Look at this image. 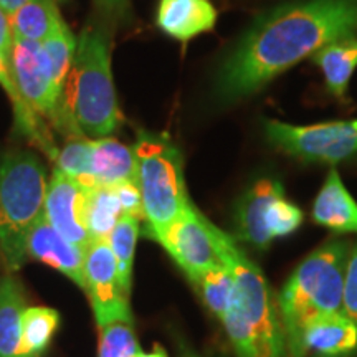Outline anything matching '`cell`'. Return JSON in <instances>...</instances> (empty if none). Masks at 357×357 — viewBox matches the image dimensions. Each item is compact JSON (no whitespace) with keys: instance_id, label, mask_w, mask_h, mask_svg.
Returning a JSON list of instances; mask_svg holds the SVG:
<instances>
[{"instance_id":"6da1fadb","label":"cell","mask_w":357,"mask_h":357,"mask_svg":"<svg viewBox=\"0 0 357 357\" xmlns=\"http://www.w3.org/2000/svg\"><path fill=\"white\" fill-rule=\"evenodd\" d=\"M357 0H296L263 13L222 61L215 95L231 102L312 56L324 45L354 37Z\"/></svg>"},{"instance_id":"7a4b0ae2","label":"cell","mask_w":357,"mask_h":357,"mask_svg":"<svg viewBox=\"0 0 357 357\" xmlns=\"http://www.w3.org/2000/svg\"><path fill=\"white\" fill-rule=\"evenodd\" d=\"M347 253V245L341 240L324 243L298 265L281 289L278 312L289 356L311 321L342 312Z\"/></svg>"},{"instance_id":"3957f363","label":"cell","mask_w":357,"mask_h":357,"mask_svg":"<svg viewBox=\"0 0 357 357\" xmlns=\"http://www.w3.org/2000/svg\"><path fill=\"white\" fill-rule=\"evenodd\" d=\"M71 91L66 108L88 139L109 137L123 123L111 73L109 42L105 32L86 29L77 42L71 63Z\"/></svg>"},{"instance_id":"277c9868","label":"cell","mask_w":357,"mask_h":357,"mask_svg":"<svg viewBox=\"0 0 357 357\" xmlns=\"http://www.w3.org/2000/svg\"><path fill=\"white\" fill-rule=\"evenodd\" d=\"M47 172L30 151L12 149L0 160V255L10 271L26 258V236L43 217Z\"/></svg>"},{"instance_id":"5b68a950","label":"cell","mask_w":357,"mask_h":357,"mask_svg":"<svg viewBox=\"0 0 357 357\" xmlns=\"http://www.w3.org/2000/svg\"><path fill=\"white\" fill-rule=\"evenodd\" d=\"M134 147L147 231L158 240L190 204L184 178V158L167 134L139 131Z\"/></svg>"},{"instance_id":"8992f818","label":"cell","mask_w":357,"mask_h":357,"mask_svg":"<svg viewBox=\"0 0 357 357\" xmlns=\"http://www.w3.org/2000/svg\"><path fill=\"white\" fill-rule=\"evenodd\" d=\"M212 236L223 265L230 270L235 281L231 303L242 312L255 334L258 356L283 357L284 336L276 314L273 300L265 276L248 257L236 247L235 238L212 223Z\"/></svg>"},{"instance_id":"52a82bcc","label":"cell","mask_w":357,"mask_h":357,"mask_svg":"<svg viewBox=\"0 0 357 357\" xmlns=\"http://www.w3.org/2000/svg\"><path fill=\"white\" fill-rule=\"evenodd\" d=\"M265 134L276 149L305 162L336 164L357 155V119L310 126L268 119Z\"/></svg>"},{"instance_id":"ba28073f","label":"cell","mask_w":357,"mask_h":357,"mask_svg":"<svg viewBox=\"0 0 357 357\" xmlns=\"http://www.w3.org/2000/svg\"><path fill=\"white\" fill-rule=\"evenodd\" d=\"M158 242L194 283L207 271L223 265L213 242L212 222L192 202Z\"/></svg>"},{"instance_id":"9c48e42d","label":"cell","mask_w":357,"mask_h":357,"mask_svg":"<svg viewBox=\"0 0 357 357\" xmlns=\"http://www.w3.org/2000/svg\"><path fill=\"white\" fill-rule=\"evenodd\" d=\"M84 278L100 328L118 319H132L129 291L124 289L119 280L118 263L108 240L91 242L84 250Z\"/></svg>"},{"instance_id":"30bf717a","label":"cell","mask_w":357,"mask_h":357,"mask_svg":"<svg viewBox=\"0 0 357 357\" xmlns=\"http://www.w3.org/2000/svg\"><path fill=\"white\" fill-rule=\"evenodd\" d=\"M84 189L75 178L55 169L45 195L43 217L70 243L86 250L91 243L84 225Z\"/></svg>"},{"instance_id":"8fae6325","label":"cell","mask_w":357,"mask_h":357,"mask_svg":"<svg viewBox=\"0 0 357 357\" xmlns=\"http://www.w3.org/2000/svg\"><path fill=\"white\" fill-rule=\"evenodd\" d=\"M283 195V185L275 178H261L250 187L236 205L235 225L238 238L260 250L270 247L275 240L270 230L271 208Z\"/></svg>"},{"instance_id":"7c38bea8","label":"cell","mask_w":357,"mask_h":357,"mask_svg":"<svg viewBox=\"0 0 357 357\" xmlns=\"http://www.w3.org/2000/svg\"><path fill=\"white\" fill-rule=\"evenodd\" d=\"M26 257L47 263L77 283L86 291L84 278V250L70 243L53 227L45 220V217L35 223L26 236Z\"/></svg>"},{"instance_id":"4fadbf2b","label":"cell","mask_w":357,"mask_h":357,"mask_svg":"<svg viewBox=\"0 0 357 357\" xmlns=\"http://www.w3.org/2000/svg\"><path fill=\"white\" fill-rule=\"evenodd\" d=\"M356 347L357 326L344 312H334L316 318L306 326L291 357H306L307 354L336 357L347 354Z\"/></svg>"},{"instance_id":"5bb4252c","label":"cell","mask_w":357,"mask_h":357,"mask_svg":"<svg viewBox=\"0 0 357 357\" xmlns=\"http://www.w3.org/2000/svg\"><path fill=\"white\" fill-rule=\"evenodd\" d=\"M217 10L211 0H160L155 24L169 37L189 42L215 26Z\"/></svg>"},{"instance_id":"9a60e30c","label":"cell","mask_w":357,"mask_h":357,"mask_svg":"<svg viewBox=\"0 0 357 357\" xmlns=\"http://www.w3.org/2000/svg\"><path fill=\"white\" fill-rule=\"evenodd\" d=\"M312 220L339 234H357V202L342 184L336 169L326 177L312 204Z\"/></svg>"},{"instance_id":"2e32d148","label":"cell","mask_w":357,"mask_h":357,"mask_svg":"<svg viewBox=\"0 0 357 357\" xmlns=\"http://www.w3.org/2000/svg\"><path fill=\"white\" fill-rule=\"evenodd\" d=\"M137 160L134 147L113 137L93 139V176L98 185H118L136 181Z\"/></svg>"},{"instance_id":"e0dca14e","label":"cell","mask_w":357,"mask_h":357,"mask_svg":"<svg viewBox=\"0 0 357 357\" xmlns=\"http://www.w3.org/2000/svg\"><path fill=\"white\" fill-rule=\"evenodd\" d=\"M25 291L12 273L0 276V357H19Z\"/></svg>"},{"instance_id":"ac0fdd59","label":"cell","mask_w":357,"mask_h":357,"mask_svg":"<svg viewBox=\"0 0 357 357\" xmlns=\"http://www.w3.org/2000/svg\"><path fill=\"white\" fill-rule=\"evenodd\" d=\"M312 61L323 71L328 91L333 96L342 98L357 68V38L347 37L324 45L312 55Z\"/></svg>"},{"instance_id":"d6986e66","label":"cell","mask_w":357,"mask_h":357,"mask_svg":"<svg viewBox=\"0 0 357 357\" xmlns=\"http://www.w3.org/2000/svg\"><path fill=\"white\" fill-rule=\"evenodd\" d=\"M0 86L7 91L13 105V114H15V126L24 134L26 139H30L33 144H37L48 158L55 160L58 155V147L53 144L50 132L45 128L42 119L30 109L26 101L22 98L19 88H17L15 79L12 77L10 63L0 55Z\"/></svg>"},{"instance_id":"ffe728a7","label":"cell","mask_w":357,"mask_h":357,"mask_svg":"<svg viewBox=\"0 0 357 357\" xmlns=\"http://www.w3.org/2000/svg\"><path fill=\"white\" fill-rule=\"evenodd\" d=\"M63 22L55 0H26L8 15L12 37L43 42Z\"/></svg>"},{"instance_id":"44dd1931","label":"cell","mask_w":357,"mask_h":357,"mask_svg":"<svg viewBox=\"0 0 357 357\" xmlns=\"http://www.w3.org/2000/svg\"><path fill=\"white\" fill-rule=\"evenodd\" d=\"M84 225L91 242L108 240L114 225L123 217V208L113 187L96 185L84 190Z\"/></svg>"},{"instance_id":"7402d4cb","label":"cell","mask_w":357,"mask_h":357,"mask_svg":"<svg viewBox=\"0 0 357 357\" xmlns=\"http://www.w3.org/2000/svg\"><path fill=\"white\" fill-rule=\"evenodd\" d=\"M60 316L55 310L43 306L26 307L22 316L19 357H42L55 334Z\"/></svg>"},{"instance_id":"603a6c76","label":"cell","mask_w":357,"mask_h":357,"mask_svg":"<svg viewBox=\"0 0 357 357\" xmlns=\"http://www.w3.org/2000/svg\"><path fill=\"white\" fill-rule=\"evenodd\" d=\"M45 56H47L48 70H50L52 82L56 91L63 95V84L68 78V73L73 63L75 52H77V38L65 22H61L53 32L42 42Z\"/></svg>"},{"instance_id":"cb8c5ba5","label":"cell","mask_w":357,"mask_h":357,"mask_svg":"<svg viewBox=\"0 0 357 357\" xmlns=\"http://www.w3.org/2000/svg\"><path fill=\"white\" fill-rule=\"evenodd\" d=\"M55 162V169L75 178L84 190L98 185L93 176V139L88 137L70 139L63 149L58 151Z\"/></svg>"},{"instance_id":"d4e9b609","label":"cell","mask_w":357,"mask_h":357,"mask_svg":"<svg viewBox=\"0 0 357 357\" xmlns=\"http://www.w3.org/2000/svg\"><path fill=\"white\" fill-rule=\"evenodd\" d=\"M139 218L132 215H123L114 225L108 236V243L118 263L119 280L126 291L131 293V276L134 263V250H136L137 235H139Z\"/></svg>"},{"instance_id":"484cf974","label":"cell","mask_w":357,"mask_h":357,"mask_svg":"<svg viewBox=\"0 0 357 357\" xmlns=\"http://www.w3.org/2000/svg\"><path fill=\"white\" fill-rule=\"evenodd\" d=\"M195 284H197L202 300L208 306V310L220 321L225 318L235 291V281L229 268L225 265L213 268V270L200 276Z\"/></svg>"},{"instance_id":"4316f807","label":"cell","mask_w":357,"mask_h":357,"mask_svg":"<svg viewBox=\"0 0 357 357\" xmlns=\"http://www.w3.org/2000/svg\"><path fill=\"white\" fill-rule=\"evenodd\" d=\"M100 357H139L141 347L132 329V319H118L101 326Z\"/></svg>"},{"instance_id":"83f0119b","label":"cell","mask_w":357,"mask_h":357,"mask_svg":"<svg viewBox=\"0 0 357 357\" xmlns=\"http://www.w3.org/2000/svg\"><path fill=\"white\" fill-rule=\"evenodd\" d=\"M303 222V212L298 205L284 197H280L273 204V208H271V217H270V230L273 238H278V236H287L293 234L298 227L301 225Z\"/></svg>"},{"instance_id":"f1b7e54d","label":"cell","mask_w":357,"mask_h":357,"mask_svg":"<svg viewBox=\"0 0 357 357\" xmlns=\"http://www.w3.org/2000/svg\"><path fill=\"white\" fill-rule=\"evenodd\" d=\"M342 312L357 326V247L347 253L344 268Z\"/></svg>"},{"instance_id":"f546056e","label":"cell","mask_w":357,"mask_h":357,"mask_svg":"<svg viewBox=\"0 0 357 357\" xmlns=\"http://www.w3.org/2000/svg\"><path fill=\"white\" fill-rule=\"evenodd\" d=\"M113 189L119 204H121L123 215H132L139 220H144V207H142L141 192L136 181L121 182V184L113 185Z\"/></svg>"},{"instance_id":"4dcf8cb0","label":"cell","mask_w":357,"mask_h":357,"mask_svg":"<svg viewBox=\"0 0 357 357\" xmlns=\"http://www.w3.org/2000/svg\"><path fill=\"white\" fill-rule=\"evenodd\" d=\"M12 32L8 25V15L0 7V55L10 61V50H12Z\"/></svg>"},{"instance_id":"1f68e13d","label":"cell","mask_w":357,"mask_h":357,"mask_svg":"<svg viewBox=\"0 0 357 357\" xmlns=\"http://www.w3.org/2000/svg\"><path fill=\"white\" fill-rule=\"evenodd\" d=\"M95 2L102 10H119L126 3V0H95Z\"/></svg>"},{"instance_id":"d6a6232c","label":"cell","mask_w":357,"mask_h":357,"mask_svg":"<svg viewBox=\"0 0 357 357\" xmlns=\"http://www.w3.org/2000/svg\"><path fill=\"white\" fill-rule=\"evenodd\" d=\"M26 0H0V7L3 8V12L7 13V15H10L17 10V8L24 6Z\"/></svg>"},{"instance_id":"836d02e7","label":"cell","mask_w":357,"mask_h":357,"mask_svg":"<svg viewBox=\"0 0 357 357\" xmlns=\"http://www.w3.org/2000/svg\"><path fill=\"white\" fill-rule=\"evenodd\" d=\"M139 357H167V356H166V352L160 349L159 346H155L153 352H147V354H144V352H141Z\"/></svg>"}]
</instances>
